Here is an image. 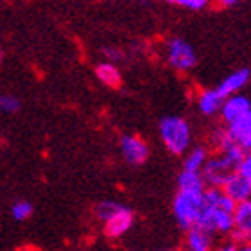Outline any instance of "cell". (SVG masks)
Segmentation results:
<instances>
[{"mask_svg": "<svg viewBox=\"0 0 251 251\" xmlns=\"http://www.w3.org/2000/svg\"><path fill=\"white\" fill-rule=\"evenodd\" d=\"M204 185L201 173H190L183 171L178 178V194L173 201L174 219L183 230H188L196 225L199 212L203 208Z\"/></svg>", "mask_w": 251, "mask_h": 251, "instance_id": "1", "label": "cell"}, {"mask_svg": "<svg viewBox=\"0 0 251 251\" xmlns=\"http://www.w3.org/2000/svg\"><path fill=\"white\" fill-rule=\"evenodd\" d=\"M233 208L235 201L226 196L219 187H206L203 196V208L194 226L215 233H230L233 228Z\"/></svg>", "mask_w": 251, "mask_h": 251, "instance_id": "2", "label": "cell"}, {"mask_svg": "<svg viewBox=\"0 0 251 251\" xmlns=\"http://www.w3.org/2000/svg\"><path fill=\"white\" fill-rule=\"evenodd\" d=\"M163 146L173 154H185L192 142V129L181 117H165L158 126Z\"/></svg>", "mask_w": 251, "mask_h": 251, "instance_id": "3", "label": "cell"}, {"mask_svg": "<svg viewBox=\"0 0 251 251\" xmlns=\"http://www.w3.org/2000/svg\"><path fill=\"white\" fill-rule=\"evenodd\" d=\"M241 163V160H235L230 154H223L217 152L215 156L206 160L203 171H201V178H203L206 187H223L225 181L230 178L231 174L235 173L237 165Z\"/></svg>", "mask_w": 251, "mask_h": 251, "instance_id": "4", "label": "cell"}, {"mask_svg": "<svg viewBox=\"0 0 251 251\" xmlns=\"http://www.w3.org/2000/svg\"><path fill=\"white\" fill-rule=\"evenodd\" d=\"M167 59L169 65L179 72H188L198 63V56L194 52L192 45L181 38H173L167 43Z\"/></svg>", "mask_w": 251, "mask_h": 251, "instance_id": "5", "label": "cell"}, {"mask_svg": "<svg viewBox=\"0 0 251 251\" xmlns=\"http://www.w3.org/2000/svg\"><path fill=\"white\" fill-rule=\"evenodd\" d=\"M133 223H135L133 210L124 206V204H119L115 212L104 221L106 235L111 237V239H119V237H122L131 230Z\"/></svg>", "mask_w": 251, "mask_h": 251, "instance_id": "6", "label": "cell"}, {"mask_svg": "<svg viewBox=\"0 0 251 251\" xmlns=\"http://www.w3.org/2000/svg\"><path fill=\"white\" fill-rule=\"evenodd\" d=\"M124 160L131 165H142L149 158V146L136 135H124L121 138Z\"/></svg>", "mask_w": 251, "mask_h": 251, "instance_id": "7", "label": "cell"}, {"mask_svg": "<svg viewBox=\"0 0 251 251\" xmlns=\"http://www.w3.org/2000/svg\"><path fill=\"white\" fill-rule=\"evenodd\" d=\"M219 113L226 124L231 121H235V119H239V117H242V115H248V113H251L250 97L241 95V94H233V95H230V97H226V99H223Z\"/></svg>", "mask_w": 251, "mask_h": 251, "instance_id": "8", "label": "cell"}, {"mask_svg": "<svg viewBox=\"0 0 251 251\" xmlns=\"http://www.w3.org/2000/svg\"><path fill=\"white\" fill-rule=\"evenodd\" d=\"M225 129L237 146H241L244 151L250 152V149H251V113L242 115V117H239V119H235V121L228 122Z\"/></svg>", "mask_w": 251, "mask_h": 251, "instance_id": "9", "label": "cell"}, {"mask_svg": "<svg viewBox=\"0 0 251 251\" xmlns=\"http://www.w3.org/2000/svg\"><path fill=\"white\" fill-rule=\"evenodd\" d=\"M250 83V68H239L235 72H231L228 77H225L219 83L217 88H214L217 92L221 99H226L233 94H239L246 84Z\"/></svg>", "mask_w": 251, "mask_h": 251, "instance_id": "10", "label": "cell"}, {"mask_svg": "<svg viewBox=\"0 0 251 251\" xmlns=\"http://www.w3.org/2000/svg\"><path fill=\"white\" fill-rule=\"evenodd\" d=\"M221 188L235 203H241V201H246V199L251 198V178H246V176H242L235 171Z\"/></svg>", "mask_w": 251, "mask_h": 251, "instance_id": "11", "label": "cell"}, {"mask_svg": "<svg viewBox=\"0 0 251 251\" xmlns=\"http://www.w3.org/2000/svg\"><path fill=\"white\" fill-rule=\"evenodd\" d=\"M214 250V235L210 231L192 226L187 230L183 251H212Z\"/></svg>", "mask_w": 251, "mask_h": 251, "instance_id": "12", "label": "cell"}, {"mask_svg": "<svg viewBox=\"0 0 251 251\" xmlns=\"http://www.w3.org/2000/svg\"><path fill=\"white\" fill-rule=\"evenodd\" d=\"M233 228L251 235V201L250 199L241 201V203H235V208H233ZM233 228H231V230H233Z\"/></svg>", "mask_w": 251, "mask_h": 251, "instance_id": "13", "label": "cell"}, {"mask_svg": "<svg viewBox=\"0 0 251 251\" xmlns=\"http://www.w3.org/2000/svg\"><path fill=\"white\" fill-rule=\"evenodd\" d=\"M223 99H221L215 90H203L198 95V108L203 115H215L219 113Z\"/></svg>", "mask_w": 251, "mask_h": 251, "instance_id": "14", "label": "cell"}, {"mask_svg": "<svg viewBox=\"0 0 251 251\" xmlns=\"http://www.w3.org/2000/svg\"><path fill=\"white\" fill-rule=\"evenodd\" d=\"M95 74H97L100 83H104L106 86H110V88H119L121 86V72H119V68L113 63H100V65H97Z\"/></svg>", "mask_w": 251, "mask_h": 251, "instance_id": "15", "label": "cell"}, {"mask_svg": "<svg viewBox=\"0 0 251 251\" xmlns=\"http://www.w3.org/2000/svg\"><path fill=\"white\" fill-rule=\"evenodd\" d=\"M208 160V151L206 147H194L190 149L183 162V171H190V173H201L204 167V163Z\"/></svg>", "mask_w": 251, "mask_h": 251, "instance_id": "16", "label": "cell"}, {"mask_svg": "<svg viewBox=\"0 0 251 251\" xmlns=\"http://www.w3.org/2000/svg\"><path fill=\"white\" fill-rule=\"evenodd\" d=\"M11 212H13V217H15L16 221H25L32 215V204L27 203V201H16V203L13 204Z\"/></svg>", "mask_w": 251, "mask_h": 251, "instance_id": "17", "label": "cell"}, {"mask_svg": "<svg viewBox=\"0 0 251 251\" xmlns=\"http://www.w3.org/2000/svg\"><path fill=\"white\" fill-rule=\"evenodd\" d=\"M119 204L121 203H115V201H102V203H99L97 206H95V215H97V219L104 223V221L115 212Z\"/></svg>", "mask_w": 251, "mask_h": 251, "instance_id": "18", "label": "cell"}, {"mask_svg": "<svg viewBox=\"0 0 251 251\" xmlns=\"http://www.w3.org/2000/svg\"><path fill=\"white\" fill-rule=\"evenodd\" d=\"M20 110V100L15 95H0V111L4 113H16Z\"/></svg>", "mask_w": 251, "mask_h": 251, "instance_id": "19", "label": "cell"}, {"mask_svg": "<svg viewBox=\"0 0 251 251\" xmlns=\"http://www.w3.org/2000/svg\"><path fill=\"white\" fill-rule=\"evenodd\" d=\"M176 4H179L181 7H188V9H203L208 5V0H174Z\"/></svg>", "mask_w": 251, "mask_h": 251, "instance_id": "20", "label": "cell"}, {"mask_svg": "<svg viewBox=\"0 0 251 251\" xmlns=\"http://www.w3.org/2000/svg\"><path fill=\"white\" fill-rule=\"evenodd\" d=\"M212 251H239V244L233 241H228V242H223L219 244L217 248H214Z\"/></svg>", "mask_w": 251, "mask_h": 251, "instance_id": "21", "label": "cell"}, {"mask_svg": "<svg viewBox=\"0 0 251 251\" xmlns=\"http://www.w3.org/2000/svg\"><path fill=\"white\" fill-rule=\"evenodd\" d=\"M241 0H219L221 7H231V5H237Z\"/></svg>", "mask_w": 251, "mask_h": 251, "instance_id": "22", "label": "cell"}, {"mask_svg": "<svg viewBox=\"0 0 251 251\" xmlns=\"http://www.w3.org/2000/svg\"><path fill=\"white\" fill-rule=\"evenodd\" d=\"M106 56L110 59H119L121 58V52H119V50H113V49H108V50H106Z\"/></svg>", "mask_w": 251, "mask_h": 251, "instance_id": "23", "label": "cell"}, {"mask_svg": "<svg viewBox=\"0 0 251 251\" xmlns=\"http://www.w3.org/2000/svg\"><path fill=\"white\" fill-rule=\"evenodd\" d=\"M239 251H251L250 242H244V244H239Z\"/></svg>", "mask_w": 251, "mask_h": 251, "instance_id": "24", "label": "cell"}, {"mask_svg": "<svg viewBox=\"0 0 251 251\" xmlns=\"http://www.w3.org/2000/svg\"><path fill=\"white\" fill-rule=\"evenodd\" d=\"M163 251H176V250H163Z\"/></svg>", "mask_w": 251, "mask_h": 251, "instance_id": "25", "label": "cell"}, {"mask_svg": "<svg viewBox=\"0 0 251 251\" xmlns=\"http://www.w3.org/2000/svg\"><path fill=\"white\" fill-rule=\"evenodd\" d=\"M165 2H174V0H165Z\"/></svg>", "mask_w": 251, "mask_h": 251, "instance_id": "26", "label": "cell"}, {"mask_svg": "<svg viewBox=\"0 0 251 251\" xmlns=\"http://www.w3.org/2000/svg\"><path fill=\"white\" fill-rule=\"evenodd\" d=\"M0 61H2V52H0Z\"/></svg>", "mask_w": 251, "mask_h": 251, "instance_id": "27", "label": "cell"}]
</instances>
